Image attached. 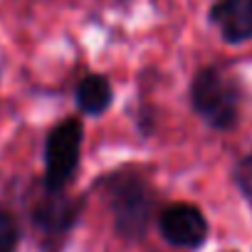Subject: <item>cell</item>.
Returning <instances> with one entry per match:
<instances>
[{
  "label": "cell",
  "instance_id": "9c48e42d",
  "mask_svg": "<svg viewBox=\"0 0 252 252\" xmlns=\"http://www.w3.org/2000/svg\"><path fill=\"white\" fill-rule=\"evenodd\" d=\"M232 183L247 200H252V149L237 158L232 168Z\"/></svg>",
  "mask_w": 252,
  "mask_h": 252
},
{
  "label": "cell",
  "instance_id": "6da1fadb",
  "mask_svg": "<svg viewBox=\"0 0 252 252\" xmlns=\"http://www.w3.org/2000/svg\"><path fill=\"white\" fill-rule=\"evenodd\" d=\"M188 99L190 109L205 126L213 131H232L242 116L245 89L240 79L227 74L222 67L205 64L193 74Z\"/></svg>",
  "mask_w": 252,
  "mask_h": 252
},
{
  "label": "cell",
  "instance_id": "52a82bcc",
  "mask_svg": "<svg viewBox=\"0 0 252 252\" xmlns=\"http://www.w3.org/2000/svg\"><path fill=\"white\" fill-rule=\"evenodd\" d=\"M114 101L111 82L104 74H87L74 89V104L87 116H101Z\"/></svg>",
  "mask_w": 252,
  "mask_h": 252
},
{
  "label": "cell",
  "instance_id": "277c9868",
  "mask_svg": "<svg viewBox=\"0 0 252 252\" xmlns=\"http://www.w3.org/2000/svg\"><path fill=\"white\" fill-rule=\"evenodd\" d=\"M84 141V124L77 116H67L47 134L45 141V178L42 186L50 190H67L72 183Z\"/></svg>",
  "mask_w": 252,
  "mask_h": 252
},
{
  "label": "cell",
  "instance_id": "7a4b0ae2",
  "mask_svg": "<svg viewBox=\"0 0 252 252\" xmlns=\"http://www.w3.org/2000/svg\"><path fill=\"white\" fill-rule=\"evenodd\" d=\"M114 227L124 240H141L156 213V193L139 173H114L104 178Z\"/></svg>",
  "mask_w": 252,
  "mask_h": 252
},
{
  "label": "cell",
  "instance_id": "3957f363",
  "mask_svg": "<svg viewBox=\"0 0 252 252\" xmlns=\"http://www.w3.org/2000/svg\"><path fill=\"white\" fill-rule=\"evenodd\" d=\"M82 210V198H74L67 190H50L40 181L30 198V225L40 252H62Z\"/></svg>",
  "mask_w": 252,
  "mask_h": 252
},
{
  "label": "cell",
  "instance_id": "ba28073f",
  "mask_svg": "<svg viewBox=\"0 0 252 252\" xmlns=\"http://www.w3.org/2000/svg\"><path fill=\"white\" fill-rule=\"evenodd\" d=\"M23 240V227L18 215L0 203V252H18Z\"/></svg>",
  "mask_w": 252,
  "mask_h": 252
},
{
  "label": "cell",
  "instance_id": "8992f818",
  "mask_svg": "<svg viewBox=\"0 0 252 252\" xmlns=\"http://www.w3.org/2000/svg\"><path fill=\"white\" fill-rule=\"evenodd\" d=\"M208 20L218 28L222 42L245 45L252 40V0H218L208 13Z\"/></svg>",
  "mask_w": 252,
  "mask_h": 252
},
{
  "label": "cell",
  "instance_id": "5b68a950",
  "mask_svg": "<svg viewBox=\"0 0 252 252\" xmlns=\"http://www.w3.org/2000/svg\"><path fill=\"white\" fill-rule=\"evenodd\" d=\"M158 230L166 242L173 247H186V250H198L208 240V218L198 205L190 203H173L161 210L158 215Z\"/></svg>",
  "mask_w": 252,
  "mask_h": 252
}]
</instances>
